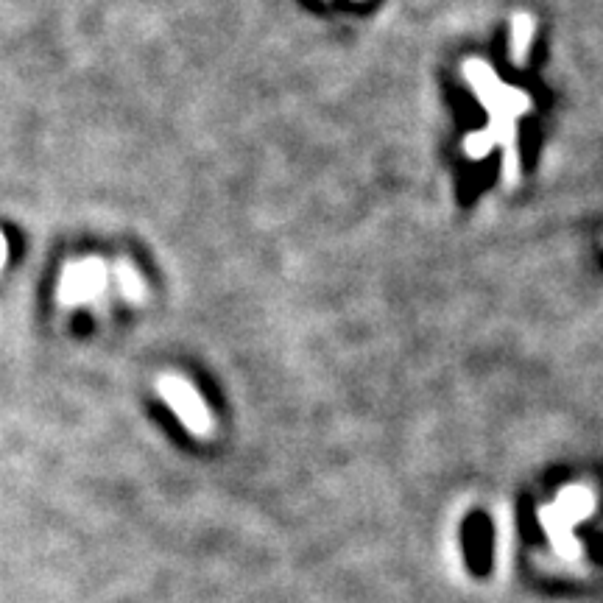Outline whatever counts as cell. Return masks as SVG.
<instances>
[{"instance_id": "6da1fadb", "label": "cell", "mask_w": 603, "mask_h": 603, "mask_svg": "<svg viewBox=\"0 0 603 603\" xmlns=\"http://www.w3.org/2000/svg\"><path fill=\"white\" fill-rule=\"evenodd\" d=\"M157 391H160L162 402L174 411V416L188 428V433L207 439L213 433V414L207 408V402L201 400V394L190 386L185 377L165 375L157 377Z\"/></svg>"}, {"instance_id": "7a4b0ae2", "label": "cell", "mask_w": 603, "mask_h": 603, "mask_svg": "<svg viewBox=\"0 0 603 603\" xmlns=\"http://www.w3.org/2000/svg\"><path fill=\"white\" fill-rule=\"evenodd\" d=\"M464 79L472 87V93L478 98V104H481L489 115L497 109V101H500V90H503V81L497 76L492 67L486 65L483 59H467L464 65Z\"/></svg>"}, {"instance_id": "3957f363", "label": "cell", "mask_w": 603, "mask_h": 603, "mask_svg": "<svg viewBox=\"0 0 603 603\" xmlns=\"http://www.w3.org/2000/svg\"><path fill=\"white\" fill-rule=\"evenodd\" d=\"M104 280H107L104 263H101V260H90V263H84V266L70 271L67 291H70L73 299H84V296L98 294V291L104 288Z\"/></svg>"}, {"instance_id": "277c9868", "label": "cell", "mask_w": 603, "mask_h": 603, "mask_svg": "<svg viewBox=\"0 0 603 603\" xmlns=\"http://www.w3.org/2000/svg\"><path fill=\"white\" fill-rule=\"evenodd\" d=\"M536 23L531 14H514L509 23V59L511 65H525L528 59V51H531V40H534Z\"/></svg>"}, {"instance_id": "5b68a950", "label": "cell", "mask_w": 603, "mask_h": 603, "mask_svg": "<svg viewBox=\"0 0 603 603\" xmlns=\"http://www.w3.org/2000/svg\"><path fill=\"white\" fill-rule=\"evenodd\" d=\"M592 506H595V497H592L590 489H584V486H567L562 495H559L553 509H556V514L562 517L564 523L573 525L578 523V520H584L592 511Z\"/></svg>"}, {"instance_id": "8992f818", "label": "cell", "mask_w": 603, "mask_h": 603, "mask_svg": "<svg viewBox=\"0 0 603 603\" xmlns=\"http://www.w3.org/2000/svg\"><path fill=\"white\" fill-rule=\"evenodd\" d=\"M539 520L545 525V531L550 534V542H553V548L564 553V556H576L578 545L570 539V525L564 523L562 517L556 514L553 506H545V509L539 511Z\"/></svg>"}, {"instance_id": "52a82bcc", "label": "cell", "mask_w": 603, "mask_h": 603, "mask_svg": "<svg viewBox=\"0 0 603 603\" xmlns=\"http://www.w3.org/2000/svg\"><path fill=\"white\" fill-rule=\"evenodd\" d=\"M495 112H506V115H511L514 121H520L523 115L531 112V98H528V93L520 90V87L503 84V90H500V101H497Z\"/></svg>"}, {"instance_id": "ba28073f", "label": "cell", "mask_w": 603, "mask_h": 603, "mask_svg": "<svg viewBox=\"0 0 603 603\" xmlns=\"http://www.w3.org/2000/svg\"><path fill=\"white\" fill-rule=\"evenodd\" d=\"M118 282H121V291L129 302L137 305V302L146 299V280H143V274H140L129 260H121V263H118Z\"/></svg>"}, {"instance_id": "9c48e42d", "label": "cell", "mask_w": 603, "mask_h": 603, "mask_svg": "<svg viewBox=\"0 0 603 603\" xmlns=\"http://www.w3.org/2000/svg\"><path fill=\"white\" fill-rule=\"evenodd\" d=\"M464 157L472 162H481L486 160L489 154H492V148H495V137L489 129H478V132H469L464 137Z\"/></svg>"}, {"instance_id": "30bf717a", "label": "cell", "mask_w": 603, "mask_h": 603, "mask_svg": "<svg viewBox=\"0 0 603 603\" xmlns=\"http://www.w3.org/2000/svg\"><path fill=\"white\" fill-rule=\"evenodd\" d=\"M520 182V146H503V185L514 188Z\"/></svg>"}]
</instances>
